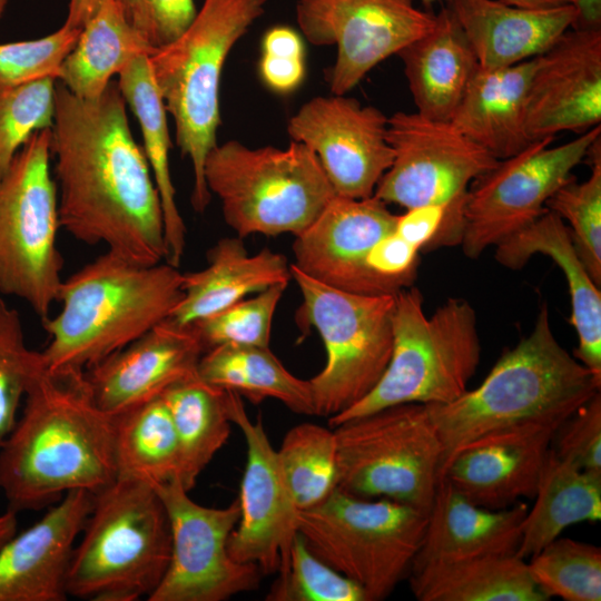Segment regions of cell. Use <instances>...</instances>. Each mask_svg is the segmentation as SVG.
Wrapping results in <instances>:
<instances>
[{"mask_svg":"<svg viewBox=\"0 0 601 601\" xmlns=\"http://www.w3.org/2000/svg\"><path fill=\"white\" fill-rule=\"evenodd\" d=\"M51 131L60 228L135 264L161 263V203L117 82L93 99L79 98L59 82Z\"/></svg>","mask_w":601,"mask_h":601,"instance_id":"6da1fadb","label":"cell"},{"mask_svg":"<svg viewBox=\"0 0 601 601\" xmlns=\"http://www.w3.org/2000/svg\"><path fill=\"white\" fill-rule=\"evenodd\" d=\"M23 400L0 446V490L9 510L51 506L73 490L96 494L117 479L115 417L97 406L83 372L43 367Z\"/></svg>","mask_w":601,"mask_h":601,"instance_id":"7a4b0ae2","label":"cell"},{"mask_svg":"<svg viewBox=\"0 0 601 601\" xmlns=\"http://www.w3.org/2000/svg\"><path fill=\"white\" fill-rule=\"evenodd\" d=\"M600 386L559 343L544 304L529 335L501 355L476 388L446 404L425 405L443 447L440 476L474 440L522 424L565 421Z\"/></svg>","mask_w":601,"mask_h":601,"instance_id":"3957f363","label":"cell"},{"mask_svg":"<svg viewBox=\"0 0 601 601\" xmlns=\"http://www.w3.org/2000/svg\"><path fill=\"white\" fill-rule=\"evenodd\" d=\"M183 296L177 267L107 250L62 279L60 312L42 322L50 336L41 352L46 370L83 372L167 319Z\"/></svg>","mask_w":601,"mask_h":601,"instance_id":"277c9868","label":"cell"},{"mask_svg":"<svg viewBox=\"0 0 601 601\" xmlns=\"http://www.w3.org/2000/svg\"><path fill=\"white\" fill-rule=\"evenodd\" d=\"M267 0H204L189 26L149 56L152 77L174 119L176 141L194 173L191 206L204 213L210 203L204 167L217 145L219 90L233 47L264 14Z\"/></svg>","mask_w":601,"mask_h":601,"instance_id":"5b68a950","label":"cell"},{"mask_svg":"<svg viewBox=\"0 0 601 601\" xmlns=\"http://www.w3.org/2000/svg\"><path fill=\"white\" fill-rule=\"evenodd\" d=\"M75 546L67 592L91 601L147 599L160 584L171 553L166 508L155 486L117 477L95 494Z\"/></svg>","mask_w":601,"mask_h":601,"instance_id":"8992f818","label":"cell"},{"mask_svg":"<svg viewBox=\"0 0 601 601\" xmlns=\"http://www.w3.org/2000/svg\"><path fill=\"white\" fill-rule=\"evenodd\" d=\"M481 359L476 315L463 298H449L431 316L412 286L395 294L393 347L387 367L361 401L328 418L329 427L400 404H446L467 391Z\"/></svg>","mask_w":601,"mask_h":601,"instance_id":"52a82bcc","label":"cell"},{"mask_svg":"<svg viewBox=\"0 0 601 601\" xmlns=\"http://www.w3.org/2000/svg\"><path fill=\"white\" fill-rule=\"evenodd\" d=\"M204 176L226 224L240 238L297 236L336 196L313 150L294 140L286 148L217 144L206 157Z\"/></svg>","mask_w":601,"mask_h":601,"instance_id":"ba28073f","label":"cell"},{"mask_svg":"<svg viewBox=\"0 0 601 601\" xmlns=\"http://www.w3.org/2000/svg\"><path fill=\"white\" fill-rule=\"evenodd\" d=\"M426 518L410 505L336 487L298 511L297 531L317 558L361 587L367 601H380L408 575Z\"/></svg>","mask_w":601,"mask_h":601,"instance_id":"9c48e42d","label":"cell"},{"mask_svg":"<svg viewBox=\"0 0 601 601\" xmlns=\"http://www.w3.org/2000/svg\"><path fill=\"white\" fill-rule=\"evenodd\" d=\"M303 295L300 322L314 326L326 351L323 370L308 380L315 415L333 417L365 397L391 358L395 294L365 295L323 284L294 264Z\"/></svg>","mask_w":601,"mask_h":601,"instance_id":"30bf717a","label":"cell"},{"mask_svg":"<svg viewBox=\"0 0 601 601\" xmlns=\"http://www.w3.org/2000/svg\"><path fill=\"white\" fill-rule=\"evenodd\" d=\"M332 428L337 489L359 497L392 500L427 514L443 447L425 405H393Z\"/></svg>","mask_w":601,"mask_h":601,"instance_id":"8fae6325","label":"cell"},{"mask_svg":"<svg viewBox=\"0 0 601 601\" xmlns=\"http://www.w3.org/2000/svg\"><path fill=\"white\" fill-rule=\"evenodd\" d=\"M51 138V129L33 132L0 178V293L23 299L41 322L62 282Z\"/></svg>","mask_w":601,"mask_h":601,"instance_id":"7c38bea8","label":"cell"},{"mask_svg":"<svg viewBox=\"0 0 601 601\" xmlns=\"http://www.w3.org/2000/svg\"><path fill=\"white\" fill-rule=\"evenodd\" d=\"M387 140L394 151L393 162L373 196L405 209L444 207L445 221L431 248L460 245L467 190L499 160L450 121L416 111H397L388 118Z\"/></svg>","mask_w":601,"mask_h":601,"instance_id":"4fadbf2b","label":"cell"},{"mask_svg":"<svg viewBox=\"0 0 601 601\" xmlns=\"http://www.w3.org/2000/svg\"><path fill=\"white\" fill-rule=\"evenodd\" d=\"M599 137L600 125L559 146H552L554 138L539 140L477 177L463 207L460 245L465 256L479 257L545 213L549 198L573 176Z\"/></svg>","mask_w":601,"mask_h":601,"instance_id":"5bb4252c","label":"cell"},{"mask_svg":"<svg viewBox=\"0 0 601 601\" xmlns=\"http://www.w3.org/2000/svg\"><path fill=\"white\" fill-rule=\"evenodd\" d=\"M154 486L168 514L171 553L148 601H224L258 588V566L237 562L228 552L240 515L238 499L209 508L191 500L177 479Z\"/></svg>","mask_w":601,"mask_h":601,"instance_id":"9a60e30c","label":"cell"},{"mask_svg":"<svg viewBox=\"0 0 601 601\" xmlns=\"http://www.w3.org/2000/svg\"><path fill=\"white\" fill-rule=\"evenodd\" d=\"M296 21L314 46H336L332 95H346L380 62L427 33L436 14L414 0H297Z\"/></svg>","mask_w":601,"mask_h":601,"instance_id":"2e32d148","label":"cell"},{"mask_svg":"<svg viewBox=\"0 0 601 601\" xmlns=\"http://www.w3.org/2000/svg\"><path fill=\"white\" fill-rule=\"evenodd\" d=\"M387 124L378 108L332 95L306 101L288 120L287 132L313 150L337 196L363 199L374 195L393 162Z\"/></svg>","mask_w":601,"mask_h":601,"instance_id":"e0dca14e","label":"cell"},{"mask_svg":"<svg viewBox=\"0 0 601 601\" xmlns=\"http://www.w3.org/2000/svg\"><path fill=\"white\" fill-rule=\"evenodd\" d=\"M227 410L246 443L240 515L229 536L228 552L237 562L257 565L263 574L279 573L287 566L298 533L299 510L262 420L252 421L240 395L231 391H227Z\"/></svg>","mask_w":601,"mask_h":601,"instance_id":"ac0fdd59","label":"cell"},{"mask_svg":"<svg viewBox=\"0 0 601 601\" xmlns=\"http://www.w3.org/2000/svg\"><path fill=\"white\" fill-rule=\"evenodd\" d=\"M397 215L372 196L353 199L335 196L316 219L295 236L294 265L328 286L356 294H396L411 286L378 276L366 258L372 247L394 231Z\"/></svg>","mask_w":601,"mask_h":601,"instance_id":"d6986e66","label":"cell"},{"mask_svg":"<svg viewBox=\"0 0 601 601\" xmlns=\"http://www.w3.org/2000/svg\"><path fill=\"white\" fill-rule=\"evenodd\" d=\"M524 124L533 141L601 124L600 27L571 28L535 57Z\"/></svg>","mask_w":601,"mask_h":601,"instance_id":"ffe728a7","label":"cell"},{"mask_svg":"<svg viewBox=\"0 0 601 601\" xmlns=\"http://www.w3.org/2000/svg\"><path fill=\"white\" fill-rule=\"evenodd\" d=\"M564 421L522 424L460 449L441 472L471 502L490 510L533 497L558 427Z\"/></svg>","mask_w":601,"mask_h":601,"instance_id":"44dd1931","label":"cell"},{"mask_svg":"<svg viewBox=\"0 0 601 601\" xmlns=\"http://www.w3.org/2000/svg\"><path fill=\"white\" fill-rule=\"evenodd\" d=\"M205 347L191 327L168 318L83 371L97 406L117 415L197 375Z\"/></svg>","mask_w":601,"mask_h":601,"instance_id":"7402d4cb","label":"cell"},{"mask_svg":"<svg viewBox=\"0 0 601 601\" xmlns=\"http://www.w3.org/2000/svg\"><path fill=\"white\" fill-rule=\"evenodd\" d=\"M95 493L73 490L0 550V601H65L76 546Z\"/></svg>","mask_w":601,"mask_h":601,"instance_id":"603a6c76","label":"cell"},{"mask_svg":"<svg viewBox=\"0 0 601 601\" xmlns=\"http://www.w3.org/2000/svg\"><path fill=\"white\" fill-rule=\"evenodd\" d=\"M528 509L523 502L501 510L482 508L440 476L411 570L431 563L515 553Z\"/></svg>","mask_w":601,"mask_h":601,"instance_id":"cb8c5ba5","label":"cell"},{"mask_svg":"<svg viewBox=\"0 0 601 601\" xmlns=\"http://www.w3.org/2000/svg\"><path fill=\"white\" fill-rule=\"evenodd\" d=\"M447 4L484 69L538 57L580 22L572 3L542 9L514 7L501 0H451Z\"/></svg>","mask_w":601,"mask_h":601,"instance_id":"d4e9b609","label":"cell"},{"mask_svg":"<svg viewBox=\"0 0 601 601\" xmlns=\"http://www.w3.org/2000/svg\"><path fill=\"white\" fill-rule=\"evenodd\" d=\"M542 254L563 272L571 299L570 323L578 336L574 357L601 380V292L574 247L570 230L546 210L532 224L495 246V259L511 269L522 268Z\"/></svg>","mask_w":601,"mask_h":601,"instance_id":"484cf974","label":"cell"},{"mask_svg":"<svg viewBox=\"0 0 601 601\" xmlns=\"http://www.w3.org/2000/svg\"><path fill=\"white\" fill-rule=\"evenodd\" d=\"M207 260L201 270L183 274L184 296L168 317L171 323L189 327L252 293L292 278L284 255L268 248L249 255L240 237L219 239Z\"/></svg>","mask_w":601,"mask_h":601,"instance_id":"4316f807","label":"cell"},{"mask_svg":"<svg viewBox=\"0 0 601 601\" xmlns=\"http://www.w3.org/2000/svg\"><path fill=\"white\" fill-rule=\"evenodd\" d=\"M404 65L416 112L450 121L480 68L476 55L449 4L436 13L434 27L403 48Z\"/></svg>","mask_w":601,"mask_h":601,"instance_id":"83f0119b","label":"cell"},{"mask_svg":"<svg viewBox=\"0 0 601 601\" xmlns=\"http://www.w3.org/2000/svg\"><path fill=\"white\" fill-rule=\"evenodd\" d=\"M534 67L535 57L503 68L480 67L450 122L497 160L523 151L535 142L524 124Z\"/></svg>","mask_w":601,"mask_h":601,"instance_id":"f1b7e54d","label":"cell"},{"mask_svg":"<svg viewBox=\"0 0 601 601\" xmlns=\"http://www.w3.org/2000/svg\"><path fill=\"white\" fill-rule=\"evenodd\" d=\"M407 577L418 601H548L515 553L431 563Z\"/></svg>","mask_w":601,"mask_h":601,"instance_id":"f546056e","label":"cell"},{"mask_svg":"<svg viewBox=\"0 0 601 601\" xmlns=\"http://www.w3.org/2000/svg\"><path fill=\"white\" fill-rule=\"evenodd\" d=\"M147 53L132 58L118 73V88L137 117L144 151L159 194L165 229L166 263L178 267L186 246V226L176 204L169 169L167 110L152 77Z\"/></svg>","mask_w":601,"mask_h":601,"instance_id":"4dcf8cb0","label":"cell"},{"mask_svg":"<svg viewBox=\"0 0 601 601\" xmlns=\"http://www.w3.org/2000/svg\"><path fill=\"white\" fill-rule=\"evenodd\" d=\"M533 497L515 551L523 560L561 536L566 528L601 519V474L578 467L551 449Z\"/></svg>","mask_w":601,"mask_h":601,"instance_id":"1f68e13d","label":"cell"},{"mask_svg":"<svg viewBox=\"0 0 601 601\" xmlns=\"http://www.w3.org/2000/svg\"><path fill=\"white\" fill-rule=\"evenodd\" d=\"M154 50L128 23L115 0H100L65 58L58 79L77 97L93 99L132 58Z\"/></svg>","mask_w":601,"mask_h":601,"instance_id":"d6a6232c","label":"cell"},{"mask_svg":"<svg viewBox=\"0 0 601 601\" xmlns=\"http://www.w3.org/2000/svg\"><path fill=\"white\" fill-rule=\"evenodd\" d=\"M197 374L206 383L244 395L253 403L270 397L292 412L315 415L308 380L293 375L268 347H211L201 355Z\"/></svg>","mask_w":601,"mask_h":601,"instance_id":"836d02e7","label":"cell"},{"mask_svg":"<svg viewBox=\"0 0 601 601\" xmlns=\"http://www.w3.org/2000/svg\"><path fill=\"white\" fill-rule=\"evenodd\" d=\"M160 396L178 439L177 480L189 492L229 437L233 423L227 410V391L206 383L197 374L171 385Z\"/></svg>","mask_w":601,"mask_h":601,"instance_id":"e575fe53","label":"cell"},{"mask_svg":"<svg viewBox=\"0 0 601 601\" xmlns=\"http://www.w3.org/2000/svg\"><path fill=\"white\" fill-rule=\"evenodd\" d=\"M114 417L117 477L140 479L152 485L177 479L178 439L161 396Z\"/></svg>","mask_w":601,"mask_h":601,"instance_id":"d590c367","label":"cell"},{"mask_svg":"<svg viewBox=\"0 0 601 601\" xmlns=\"http://www.w3.org/2000/svg\"><path fill=\"white\" fill-rule=\"evenodd\" d=\"M276 451L299 511L321 503L337 487L334 428L314 423L298 424L285 434Z\"/></svg>","mask_w":601,"mask_h":601,"instance_id":"8d00e7d4","label":"cell"},{"mask_svg":"<svg viewBox=\"0 0 601 601\" xmlns=\"http://www.w3.org/2000/svg\"><path fill=\"white\" fill-rule=\"evenodd\" d=\"M528 568L548 600H601V550L597 545L559 536L531 556Z\"/></svg>","mask_w":601,"mask_h":601,"instance_id":"74e56055","label":"cell"},{"mask_svg":"<svg viewBox=\"0 0 601 601\" xmlns=\"http://www.w3.org/2000/svg\"><path fill=\"white\" fill-rule=\"evenodd\" d=\"M584 161L591 175L578 183L572 176L545 204L570 230L574 247L588 273L601 285V137L590 146Z\"/></svg>","mask_w":601,"mask_h":601,"instance_id":"f35d334b","label":"cell"},{"mask_svg":"<svg viewBox=\"0 0 601 601\" xmlns=\"http://www.w3.org/2000/svg\"><path fill=\"white\" fill-rule=\"evenodd\" d=\"M55 88L50 77L0 85V178L33 132L52 128Z\"/></svg>","mask_w":601,"mask_h":601,"instance_id":"ab89813d","label":"cell"},{"mask_svg":"<svg viewBox=\"0 0 601 601\" xmlns=\"http://www.w3.org/2000/svg\"><path fill=\"white\" fill-rule=\"evenodd\" d=\"M278 574L267 601H367L361 587L317 558L299 533Z\"/></svg>","mask_w":601,"mask_h":601,"instance_id":"60d3db41","label":"cell"},{"mask_svg":"<svg viewBox=\"0 0 601 601\" xmlns=\"http://www.w3.org/2000/svg\"><path fill=\"white\" fill-rule=\"evenodd\" d=\"M43 367L41 352L27 346L19 313L0 298V446L17 422L31 381Z\"/></svg>","mask_w":601,"mask_h":601,"instance_id":"b9f144b4","label":"cell"},{"mask_svg":"<svg viewBox=\"0 0 601 601\" xmlns=\"http://www.w3.org/2000/svg\"><path fill=\"white\" fill-rule=\"evenodd\" d=\"M287 284H274L189 327L205 351L224 344L268 347L273 316Z\"/></svg>","mask_w":601,"mask_h":601,"instance_id":"7bdbcfd3","label":"cell"},{"mask_svg":"<svg viewBox=\"0 0 601 601\" xmlns=\"http://www.w3.org/2000/svg\"><path fill=\"white\" fill-rule=\"evenodd\" d=\"M80 31L63 23L43 38L0 45V85H18L47 77L58 79L60 67L75 48Z\"/></svg>","mask_w":601,"mask_h":601,"instance_id":"ee69618b","label":"cell"},{"mask_svg":"<svg viewBox=\"0 0 601 601\" xmlns=\"http://www.w3.org/2000/svg\"><path fill=\"white\" fill-rule=\"evenodd\" d=\"M561 459L601 474V393L571 414L556 430L551 444Z\"/></svg>","mask_w":601,"mask_h":601,"instance_id":"f6af8a7d","label":"cell"},{"mask_svg":"<svg viewBox=\"0 0 601 601\" xmlns=\"http://www.w3.org/2000/svg\"><path fill=\"white\" fill-rule=\"evenodd\" d=\"M128 23L150 47L175 40L191 22L195 0H115Z\"/></svg>","mask_w":601,"mask_h":601,"instance_id":"bcb514c9","label":"cell"},{"mask_svg":"<svg viewBox=\"0 0 601 601\" xmlns=\"http://www.w3.org/2000/svg\"><path fill=\"white\" fill-rule=\"evenodd\" d=\"M302 37L287 26H276L264 35L259 75L272 91L286 95L296 90L305 77Z\"/></svg>","mask_w":601,"mask_h":601,"instance_id":"7dc6e473","label":"cell"},{"mask_svg":"<svg viewBox=\"0 0 601 601\" xmlns=\"http://www.w3.org/2000/svg\"><path fill=\"white\" fill-rule=\"evenodd\" d=\"M418 253L420 249L392 231L372 247L366 263L378 276L411 285L418 265Z\"/></svg>","mask_w":601,"mask_h":601,"instance_id":"c3c4849f","label":"cell"},{"mask_svg":"<svg viewBox=\"0 0 601 601\" xmlns=\"http://www.w3.org/2000/svg\"><path fill=\"white\" fill-rule=\"evenodd\" d=\"M446 210L439 205H423L397 215L394 231L417 249L431 248L440 235Z\"/></svg>","mask_w":601,"mask_h":601,"instance_id":"681fc988","label":"cell"},{"mask_svg":"<svg viewBox=\"0 0 601 601\" xmlns=\"http://www.w3.org/2000/svg\"><path fill=\"white\" fill-rule=\"evenodd\" d=\"M100 0H69L65 24L81 29L96 10Z\"/></svg>","mask_w":601,"mask_h":601,"instance_id":"f907efd6","label":"cell"},{"mask_svg":"<svg viewBox=\"0 0 601 601\" xmlns=\"http://www.w3.org/2000/svg\"><path fill=\"white\" fill-rule=\"evenodd\" d=\"M579 10V27H600L601 0H575Z\"/></svg>","mask_w":601,"mask_h":601,"instance_id":"816d5d0a","label":"cell"},{"mask_svg":"<svg viewBox=\"0 0 601 601\" xmlns=\"http://www.w3.org/2000/svg\"><path fill=\"white\" fill-rule=\"evenodd\" d=\"M17 533V512L7 510L0 515V550Z\"/></svg>","mask_w":601,"mask_h":601,"instance_id":"f5cc1de1","label":"cell"},{"mask_svg":"<svg viewBox=\"0 0 601 601\" xmlns=\"http://www.w3.org/2000/svg\"><path fill=\"white\" fill-rule=\"evenodd\" d=\"M510 6L529 8V9H542L558 7L562 4L572 3L575 4V0H501Z\"/></svg>","mask_w":601,"mask_h":601,"instance_id":"db71d44e","label":"cell"},{"mask_svg":"<svg viewBox=\"0 0 601 601\" xmlns=\"http://www.w3.org/2000/svg\"><path fill=\"white\" fill-rule=\"evenodd\" d=\"M421 1L424 3V6L430 7L434 2H446V3H449L451 0H421Z\"/></svg>","mask_w":601,"mask_h":601,"instance_id":"11a10c76","label":"cell"},{"mask_svg":"<svg viewBox=\"0 0 601 601\" xmlns=\"http://www.w3.org/2000/svg\"><path fill=\"white\" fill-rule=\"evenodd\" d=\"M6 2H7V0H0V14L2 13V11L4 9Z\"/></svg>","mask_w":601,"mask_h":601,"instance_id":"9f6ffc18","label":"cell"}]
</instances>
